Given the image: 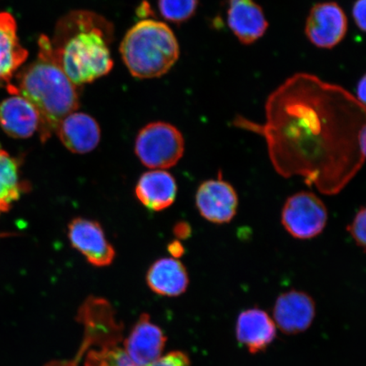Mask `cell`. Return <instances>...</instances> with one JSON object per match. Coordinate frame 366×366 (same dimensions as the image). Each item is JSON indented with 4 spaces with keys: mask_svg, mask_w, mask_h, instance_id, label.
Here are the masks:
<instances>
[{
    "mask_svg": "<svg viewBox=\"0 0 366 366\" xmlns=\"http://www.w3.org/2000/svg\"><path fill=\"white\" fill-rule=\"evenodd\" d=\"M365 105L342 86L297 73L265 103V122L237 117L234 124L262 135L282 177L299 176L324 194L341 190L362 167Z\"/></svg>",
    "mask_w": 366,
    "mask_h": 366,
    "instance_id": "6da1fadb",
    "label": "cell"
},
{
    "mask_svg": "<svg viewBox=\"0 0 366 366\" xmlns=\"http://www.w3.org/2000/svg\"><path fill=\"white\" fill-rule=\"evenodd\" d=\"M113 26L97 14L74 11L58 22L50 40L54 61L79 86L100 79L112 70L109 45Z\"/></svg>",
    "mask_w": 366,
    "mask_h": 366,
    "instance_id": "7a4b0ae2",
    "label": "cell"
},
{
    "mask_svg": "<svg viewBox=\"0 0 366 366\" xmlns=\"http://www.w3.org/2000/svg\"><path fill=\"white\" fill-rule=\"evenodd\" d=\"M39 46L38 58L18 72L16 85L9 84L7 89L34 105L39 114L40 139L45 143L59 122L79 109V94L77 86L54 61L48 36H41Z\"/></svg>",
    "mask_w": 366,
    "mask_h": 366,
    "instance_id": "3957f363",
    "label": "cell"
},
{
    "mask_svg": "<svg viewBox=\"0 0 366 366\" xmlns=\"http://www.w3.org/2000/svg\"><path fill=\"white\" fill-rule=\"evenodd\" d=\"M120 52L132 76L149 79L171 70L179 59L180 47L166 23L149 19L137 22L127 31Z\"/></svg>",
    "mask_w": 366,
    "mask_h": 366,
    "instance_id": "277c9868",
    "label": "cell"
},
{
    "mask_svg": "<svg viewBox=\"0 0 366 366\" xmlns=\"http://www.w3.org/2000/svg\"><path fill=\"white\" fill-rule=\"evenodd\" d=\"M184 149L181 132L170 123L163 122L149 123L142 128L135 142L137 158L145 167L154 170L176 166Z\"/></svg>",
    "mask_w": 366,
    "mask_h": 366,
    "instance_id": "5b68a950",
    "label": "cell"
},
{
    "mask_svg": "<svg viewBox=\"0 0 366 366\" xmlns=\"http://www.w3.org/2000/svg\"><path fill=\"white\" fill-rule=\"evenodd\" d=\"M327 219L323 201L311 192H300L290 197L282 212L283 227L297 239H313L320 234Z\"/></svg>",
    "mask_w": 366,
    "mask_h": 366,
    "instance_id": "8992f818",
    "label": "cell"
},
{
    "mask_svg": "<svg viewBox=\"0 0 366 366\" xmlns=\"http://www.w3.org/2000/svg\"><path fill=\"white\" fill-rule=\"evenodd\" d=\"M347 26V17L340 4L318 3L310 9L305 23V35L315 47L331 49L345 39Z\"/></svg>",
    "mask_w": 366,
    "mask_h": 366,
    "instance_id": "52a82bcc",
    "label": "cell"
},
{
    "mask_svg": "<svg viewBox=\"0 0 366 366\" xmlns=\"http://www.w3.org/2000/svg\"><path fill=\"white\" fill-rule=\"evenodd\" d=\"M68 237L73 248L94 267H108L113 262L116 251L99 222L81 217L73 219L68 225Z\"/></svg>",
    "mask_w": 366,
    "mask_h": 366,
    "instance_id": "ba28073f",
    "label": "cell"
},
{
    "mask_svg": "<svg viewBox=\"0 0 366 366\" xmlns=\"http://www.w3.org/2000/svg\"><path fill=\"white\" fill-rule=\"evenodd\" d=\"M196 206L204 219L214 224L232 221L239 207V197L234 187L219 178L205 181L196 194Z\"/></svg>",
    "mask_w": 366,
    "mask_h": 366,
    "instance_id": "9c48e42d",
    "label": "cell"
},
{
    "mask_svg": "<svg viewBox=\"0 0 366 366\" xmlns=\"http://www.w3.org/2000/svg\"><path fill=\"white\" fill-rule=\"evenodd\" d=\"M166 342L162 328L151 322L148 314H142L123 342L122 350L135 365L146 366L162 358Z\"/></svg>",
    "mask_w": 366,
    "mask_h": 366,
    "instance_id": "30bf717a",
    "label": "cell"
},
{
    "mask_svg": "<svg viewBox=\"0 0 366 366\" xmlns=\"http://www.w3.org/2000/svg\"><path fill=\"white\" fill-rule=\"evenodd\" d=\"M315 317V301L306 292L297 290L283 292L274 303V322L283 333L295 335L305 332Z\"/></svg>",
    "mask_w": 366,
    "mask_h": 366,
    "instance_id": "8fae6325",
    "label": "cell"
},
{
    "mask_svg": "<svg viewBox=\"0 0 366 366\" xmlns=\"http://www.w3.org/2000/svg\"><path fill=\"white\" fill-rule=\"evenodd\" d=\"M227 24L244 45L262 39L269 26L262 7L255 0H228Z\"/></svg>",
    "mask_w": 366,
    "mask_h": 366,
    "instance_id": "7c38bea8",
    "label": "cell"
},
{
    "mask_svg": "<svg viewBox=\"0 0 366 366\" xmlns=\"http://www.w3.org/2000/svg\"><path fill=\"white\" fill-rule=\"evenodd\" d=\"M64 146L74 154H86L99 144L102 132L95 119L88 114L73 112L59 122L56 131Z\"/></svg>",
    "mask_w": 366,
    "mask_h": 366,
    "instance_id": "4fadbf2b",
    "label": "cell"
},
{
    "mask_svg": "<svg viewBox=\"0 0 366 366\" xmlns=\"http://www.w3.org/2000/svg\"><path fill=\"white\" fill-rule=\"evenodd\" d=\"M236 332L237 340L254 354L272 345L277 335V327L265 311L254 308L242 311L239 315Z\"/></svg>",
    "mask_w": 366,
    "mask_h": 366,
    "instance_id": "5bb4252c",
    "label": "cell"
},
{
    "mask_svg": "<svg viewBox=\"0 0 366 366\" xmlns=\"http://www.w3.org/2000/svg\"><path fill=\"white\" fill-rule=\"evenodd\" d=\"M0 126L14 139H27L39 131V114L23 96L11 94L0 104Z\"/></svg>",
    "mask_w": 366,
    "mask_h": 366,
    "instance_id": "9a60e30c",
    "label": "cell"
},
{
    "mask_svg": "<svg viewBox=\"0 0 366 366\" xmlns=\"http://www.w3.org/2000/svg\"><path fill=\"white\" fill-rule=\"evenodd\" d=\"M137 199L154 212L166 209L175 202L177 185L171 173L163 170L145 172L137 183Z\"/></svg>",
    "mask_w": 366,
    "mask_h": 366,
    "instance_id": "2e32d148",
    "label": "cell"
},
{
    "mask_svg": "<svg viewBox=\"0 0 366 366\" xmlns=\"http://www.w3.org/2000/svg\"><path fill=\"white\" fill-rule=\"evenodd\" d=\"M29 57L17 36L15 18L8 12L0 13V84H9Z\"/></svg>",
    "mask_w": 366,
    "mask_h": 366,
    "instance_id": "e0dca14e",
    "label": "cell"
},
{
    "mask_svg": "<svg viewBox=\"0 0 366 366\" xmlns=\"http://www.w3.org/2000/svg\"><path fill=\"white\" fill-rule=\"evenodd\" d=\"M146 281L155 294L166 297L182 295L189 285L186 267L174 258H162L155 262L149 269Z\"/></svg>",
    "mask_w": 366,
    "mask_h": 366,
    "instance_id": "ac0fdd59",
    "label": "cell"
},
{
    "mask_svg": "<svg viewBox=\"0 0 366 366\" xmlns=\"http://www.w3.org/2000/svg\"><path fill=\"white\" fill-rule=\"evenodd\" d=\"M85 366H139L128 358L124 350L117 345L102 346V349L89 352ZM146 366H190L189 357L175 351L164 355L154 363Z\"/></svg>",
    "mask_w": 366,
    "mask_h": 366,
    "instance_id": "d6986e66",
    "label": "cell"
},
{
    "mask_svg": "<svg viewBox=\"0 0 366 366\" xmlns=\"http://www.w3.org/2000/svg\"><path fill=\"white\" fill-rule=\"evenodd\" d=\"M22 190L17 160L0 149V213L11 209L20 199Z\"/></svg>",
    "mask_w": 366,
    "mask_h": 366,
    "instance_id": "ffe728a7",
    "label": "cell"
},
{
    "mask_svg": "<svg viewBox=\"0 0 366 366\" xmlns=\"http://www.w3.org/2000/svg\"><path fill=\"white\" fill-rule=\"evenodd\" d=\"M198 6L199 0H158L160 15L177 24L190 20Z\"/></svg>",
    "mask_w": 366,
    "mask_h": 366,
    "instance_id": "44dd1931",
    "label": "cell"
},
{
    "mask_svg": "<svg viewBox=\"0 0 366 366\" xmlns=\"http://www.w3.org/2000/svg\"><path fill=\"white\" fill-rule=\"evenodd\" d=\"M365 208L361 207L355 214L353 222L347 227V231L350 233L356 244L364 249L365 248Z\"/></svg>",
    "mask_w": 366,
    "mask_h": 366,
    "instance_id": "7402d4cb",
    "label": "cell"
},
{
    "mask_svg": "<svg viewBox=\"0 0 366 366\" xmlns=\"http://www.w3.org/2000/svg\"><path fill=\"white\" fill-rule=\"evenodd\" d=\"M365 3L366 0H356L354 3L353 10V18L355 25L361 31H365Z\"/></svg>",
    "mask_w": 366,
    "mask_h": 366,
    "instance_id": "603a6c76",
    "label": "cell"
},
{
    "mask_svg": "<svg viewBox=\"0 0 366 366\" xmlns=\"http://www.w3.org/2000/svg\"><path fill=\"white\" fill-rule=\"evenodd\" d=\"M173 233L178 239L185 240L191 236L192 229L189 223L179 222L174 227Z\"/></svg>",
    "mask_w": 366,
    "mask_h": 366,
    "instance_id": "cb8c5ba5",
    "label": "cell"
},
{
    "mask_svg": "<svg viewBox=\"0 0 366 366\" xmlns=\"http://www.w3.org/2000/svg\"><path fill=\"white\" fill-rule=\"evenodd\" d=\"M169 253L171 254L174 259L181 258L184 254V247L179 240H173L168 245Z\"/></svg>",
    "mask_w": 366,
    "mask_h": 366,
    "instance_id": "d4e9b609",
    "label": "cell"
},
{
    "mask_svg": "<svg viewBox=\"0 0 366 366\" xmlns=\"http://www.w3.org/2000/svg\"><path fill=\"white\" fill-rule=\"evenodd\" d=\"M356 99L359 100L361 104L365 105V99H366V80L365 76H362L359 82L358 85H357L356 89Z\"/></svg>",
    "mask_w": 366,
    "mask_h": 366,
    "instance_id": "484cf974",
    "label": "cell"
}]
</instances>
